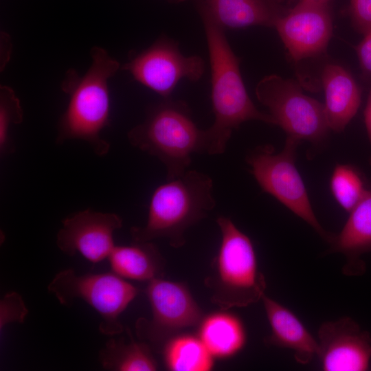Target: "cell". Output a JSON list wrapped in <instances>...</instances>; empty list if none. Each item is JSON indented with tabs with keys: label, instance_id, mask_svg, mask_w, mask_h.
Returning a JSON list of instances; mask_svg holds the SVG:
<instances>
[{
	"label": "cell",
	"instance_id": "obj_1",
	"mask_svg": "<svg viewBox=\"0 0 371 371\" xmlns=\"http://www.w3.org/2000/svg\"><path fill=\"white\" fill-rule=\"evenodd\" d=\"M207 45L211 71V100L214 120L205 129V152L225 153L234 129L249 120L276 125L269 113L259 111L250 99L240 71V59L233 52L223 28L200 12Z\"/></svg>",
	"mask_w": 371,
	"mask_h": 371
},
{
	"label": "cell",
	"instance_id": "obj_2",
	"mask_svg": "<svg viewBox=\"0 0 371 371\" xmlns=\"http://www.w3.org/2000/svg\"><path fill=\"white\" fill-rule=\"evenodd\" d=\"M91 64L79 76L75 70L67 71L62 84L69 95L67 107L58 126L56 142L82 139L89 144L94 153L104 156L110 145L101 137L109 123L110 97L108 82L119 69V63L103 48L91 49Z\"/></svg>",
	"mask_w": 371,
	"mask_h": 371
},
{
	"label": "cell",
	"instance_id": "obj_3",
	"mask_svg": "<svg viewBox=\"0 0 371 371\" xmlns=\"http://www.w3.org/2000/svg\"><path fill=\"white\" fill-rule=\"evenodd\" d=\"M215 205L212 178L202 172L188 170L155 188L146 223L131 229L133 242L164 238L172 247H181L186 242V231L206 217Z\"/></svg>",
	"mask_w": 371,
	"mask_h": 371
},
{
	"label": "cell",
	"instance_id": "obj_4",
	"mask_svg": "<svg viewBox=\"0 0 371 371\" xmlns=\"http://www.w3.org/2000/svg\"><path fill=\"white\" fill-rule=\"evenodd\" d=\"M130 144L157 157L166 169V180L184 174L194 153H205V130L194 122L187 104L170 98L150 108L145 120L127 135Z\"/></svg>",
	"mask_w": 371,
	"mask_h": 371
},
{
	"label": "cell",
	"instance_id": "obj_5",
	"mask_svg": "<svg viewBox=\"0 0 371 371\" xmlns=\"http://www.w3.org/2000/svg\"><path fill=\"white\" fill-rule=\"evenodd\" d=\"M216 223L221 243L214 262V273L205 280L212 291V303L227 310L258 302L265 295L267 284L259 271L251 239L230 218L220 216Z\"/></svg>",
	"mask_w": 371,
	"mask_h": 371
},
{
	"label": "cell",
	"instance_id": "obj_6",
	"mask_svg": "<svg viewBox=\"0 0 371 371\" xmlns=\"http://www.w3.org/2000/svg\"><path fill=\"white\" fill-rule=\"evenodd\" d=\"M300 141L288 136L284 148L278 153L270 146H258L247 154L246 161L264 192L277 199L330 243L334 236L318 221L295 164V150Z\"/></svg>",
	"mask_w": 371,
	"mask_h": 371
},
{
	"label": "cell",
	"instance_id": "obj_7",
	"mask_svg": "<svg viewBox=\"0 0 371 371\" xmlns=\"http://www.w3.org/2000/svg\"><path fill=\"white\" fill-rule=\"evenodd\" d=\"M63 305L85 300L100 315V331L109 336L122 333L120 316L139 291L115 273L78 275L71 269L59 271L47 286Z\"/></svg>",
	"mask_w": 371,
	"mask_h": 371
},
{
	"label": "cell",
	"instance_id": "obj_8",
	"mask_svg": "<svg viewBox=\"0 0 371 371\" xmlns=\"http://www.w3.org/2000/svg\"><path fill=\"white\" fill-rule=\"evenodd\" d=\"M256 95L288 136L316 143L326 137L330 128L324 104L305 95L296 81L266 76L258 83Z\"/></svg>",
	"mask_w": 371,
	"mask_h": 371
},
{
	"label": "cell",
	"instance_id": "obj_9",
	"mask_svg": "<svg viewBox=\"0 0 371 371\" xmlns=\"http://www.w3.org/2000/svg\"><path fill=\"white\" fill-rule=\"evenodd\" d=\"M146 294L152 318L136 323L137 336L157 347L179 330L197 325L203 313L188 287L183 283L161 278L148 282Z\"/></svg>",
	"mask_w": 371,
	"mask_h": 371
},
{
	"label": "cell",
	"instance_id": "obj_10",
	"mask_svg": "<svg viewBox=\"0 0 371 371\" xmlns=\"http://www.w3.org/2000/svg\"><path fill=\"white\" fill-rule=\"evenodd\" d=\"M122 69L165 99L170 98L181 80H199L205 71V63L199 56L183 55L176 42L161 37L131 58Z\"/></svg>",
	"mask_w": 371,
	"mask_h": 371
},
{
	"label": "cell",
	"instance_id": "obj_11",
	"mask_svg": "<svg viewBox=\"0 0 371 371\" xmlns=\"http://www.w3.org/2000/svg\"><path fill=\"white\" fill-rule=\"evenodd\" d=\"M274 27L295 62L319 55L325 51L332 35L328 3L300 0Z\"/></svg>",
	"mask_w": 371,
	"mask_h": 371
},
{
	"label": "cell",
	"instance_id": "obj_12",
	"mask_svg": "<svg viewBox=\"0 0 371 371\" xmlns=\"http://www.w3.org/2000/svg\"><path fill=\"white\" fill-rule=\"evenodd\" d=\"M122 226V219L116 214L85 210L63 221L56 244L69 256L78 252L89 261L98 263L109 258L115 246L114 232Z\"/></svg>",
	"mask_w": 371,
	"mask_h": 371
},
{
	"label": "cell",
	"instance_id": "obj_13",
	"mask_svg": "<svg viewBox=\"0 0 371 371\" xmlns=\"http://www.w3.org/2000/svg\"><path fill=\"white\" fill-rule=\"evenodd\" d=\"M317 356L324 371H365L371 363V335L352 318L323 323Z\"/></svg>",
	"mask_w": 371,
	"mask_h": 371
},
{
	"label": "cell",
	"instance_id": "obj_14",
	"mask_svg": "<svg viewBox=\"0 0 371 371\" xmlns=\"http://www.w3.org/2000/svg\"><path fill=\"white\" fill-rule=\"evenodd\" d=\"M262 300L271 327V334L265 341L269 346L291 350L299 363H309L317 355V339L288 308L265 294Z\"/></svg>",
	"mask_w": 371,
	"mask_h": 371
},
{
	"label": "cell",
	"instance_id": "obj_15",
	"mask_svg": "<svg viewBox=\"0 0 371 371\" xmlns=\"http://www.w3.org/2000/svg\"><path fill=\"white\" fill-rule=\"evenodd\" d=\"M284 0H199V11L223 28L274 27L287 11Z\"/></svg>",
	"mask_w": 371,
	"mask_h": 371
},
{
	"label": "cell",
	"instance_id": "obj_16",
	"mask_svg": "<svg viewBox=\"0 0 371 371\" xmlns=\"http://www.w3.org/2000/svg\"><path fill=\"white\" fill-rule=\"evenodd\" d=\"M330 251L344 255L343 272L347 276H359L366 271L361 256L371 251V190L350 212L341 232L334 236Z\"/></svg>",
	"mask_w": 371,
	"mask_h": 371
},
{
	"label": "cell",
	"instance_id": "obj_17",
	"mask_svg": "<svg viewBox=\"0 0 371 371\" xmlns=\"http://www.w3.org/2000/svg\"><path fill=\"white\" fill-rule=\"evenodd\" d=\"M322 80L325 92L324 109L328 126L330 130L341 132L359 109L360 90L352 76L338 65H326Z\"/></svg>",
	"mask_w": 371,
	"mask_h": 371
},
{
	"label": "cell",
	"instance_id": "obj_18",
	"mask_svg": "<svg viewBox=\"0 0 371 371\" xmlns=\"http://www.w3.org/2000/svg\"><path fill=\"white\" fill-rule=\"evenodd\" d=\"M199 324L198 337L214 358L232 357L245 346L244 324L232 313H212L203 317Z\"/></svg>",
	"mask_w": 371,
	"mask_h": 371
},
{
	"label": "cell",
	"instance_id": "obj_19",
	"mask_svg": "<svg viewBox=\"0 0 371 371\" xmlns=\"http://www.w3.org/2000/svg\"><path fill=\"white\" fill-rule=\"evenodd\" d=\"M108 258L113 272L123 278L149 282L163 273V258L150 241L115 246Z\"/></svg>",
	"mask_w": 371,
	"mask_h": 371
},
{
	"label": "cell",
	"instance_id": "obj_20",
	"mask_svg": "<svg viewBox=\"0 0 371 371\" xmlns=\"http://www.w3.org/2000/svg\"><path fill=\"white\" fill-rule=\"evenodd\" d=\"M165 365L172 371H210L214 357L199 337L183 334L166 341L163 348Z\"/></svg>",
	"mask_w": 371,
	"mask_h": 371
},
{
	"label": "cell",
	"instance_id": "obj_21",
	"mask_svg": "<svg viewBox=\"0 0 371 371\" xmlns=\"http://www.w3.org/2000/svg\"><path fill=\"white\" fill-rule=\"evenodd\" d=\"M100 361L104 369L117 371H154L157 363L148 346L131 339H111L100 352Z\"/></svg>",
	"mask_w": 371,
	"mask_h": 371
},
{
	"label": "cell",
	"instance_id": "obj_22",
	"mask_svg": "<svg viewBox=\"0 0 371 371\" xmlns=\"http://www.w3.org/2000/svg\"><path fill=\"white\" fill-rule=\"evenodd\" d=\"M330 189L340 206L349 212L368 190L357 170L344 164L337 165L335 168L330 179Z\"/></svg>",
	"mask_w": 371,
	"mask_h": 371
},
{
	"label": "cell",
	"instance_id": "obj_23",
	"mask_svg": "<svg viewBox=\"0 0 371 371\" xmlns=\"http://www.w3.org/2000/svg\"><path fill=\"white\" fill-rule=\"evenodd\" d=\"M23 120V111L14 91L8 86L0 88V150L4 154L11 148L10 128L12 124H20Z\"/></svg>",
	"mask_w": 371,
	"mask_h": 371
},
{
	"label": "cell",
	"instance_id": "obj_24",
	"mask_svg": "<svg viewBox=\"0 0 371 371\" xmlns=\"http://www.w3.org/2000/svg\"><path fill=\"white\" fill-rule=\"evenodd\" d=\"M28 310L16 292L6 293L0 302V330L10 323H23Z\"/></svg>",
	"mask_w": 371,
	"mask_h": 371
},
{
	"label": "cell",
	"instance_id": "obj_25",
	"mask_svg": "<svg viewBox=\"0 0 371 371\" xmlns=\"http://www.w3.org/2000/svg\"><path fill=\"white\" fill-rule=\"evenodd\" d=\"M349 14L358 32L366 34L371 30V0H350Z\"/></svg>",
	"mask_w": 371,
	"mask_h": 371
},
{
	"label": "cell",
	"instance_id": "obj_26",
	"mask_svg": "<svg viewBox=\"0 0 371 371\" xmlns=\"http://www.w3.org/2000/svg\"><path fill=\"white\" fill-rule=\"evenodd\" d=\"M364 35L356 51L363 74L371 78V30Z\"/></svg>",
	"mask_w": 371,
	"mask_h": 371
},
{
	"label": "cell",
	"instance_id": "obj_27",
	"mask_svg": "<svg viewBox=\"0 0 371 371\" xmlns=\"http://www.w3.org/2000/svg\"><path fill=\"white\" fill-rule=\"evenodd\" d=\"M365 124L371 146V91H370L364 111ZM371 163V159H370Z\"/></svg>",
	"mask_w": 371,
	"mask_h": 371
},
{
	"label": "cell",
	"instance_id": "obj_28",
	"mask_svg": "<svg viewBox=\"0 0 371 371\" xmlns=\"http://www.w3.org/2000/svg\"><path fill=\"white\" fill-rule=\"evenodd\" d=\"M306 1H310L313 2L320 3H328L329 1V0H306Z\"/></svg>",
	"mask_w": 371,
	"mask_h": 371
},
{
	"label": "cell",
	"instance_id": "obj_29",
	"mask_svg": "<svg viewBox=\"0 0 371 371\" xmlns=\"http://www.w3.org/2000/svg\"><path fill=\"white\" fill-rule=\"evenodd\" d=\"M170 1H175V2H179V1H185V0H170Z\"/></svg>",
	"mask_w": 371,
	"mask_h": 371
}]
</instances>
